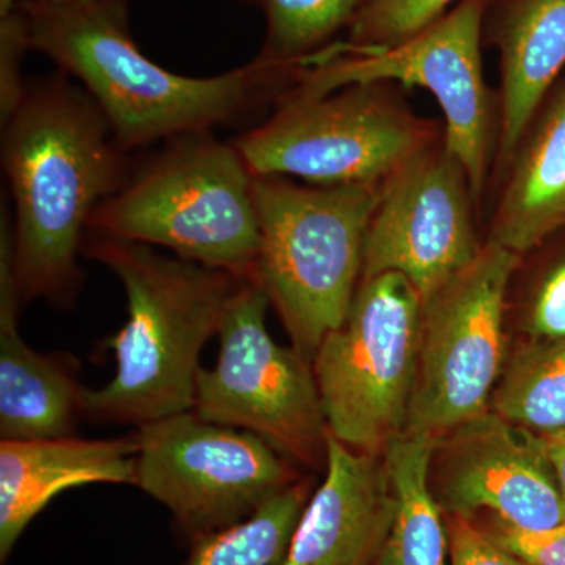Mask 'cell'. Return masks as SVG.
I'll list each match as a JSON object with an SVG mask.
<instances>
[{
	"instance_id": "1",
	"label": "cell",
	"mask_w": 565,
	"mask_h": 565,
	"mask_svg": "<svg viewBox=\"0 0 565 565\" xmlns=\"http://www.w3.org/2000/svg\"><path fill=\"white\" fill-rule=\"evenodd\" d=\"M3 129L18 291L22 302L62 299L93 214L125 184L121 148L90 96L65 82L28 93Z\"/></svg>"
},
{
	"instance_id": "2",
	"label": "cell",
	"mask_w": 565,
	"mask_h": 565,
	"mask_svg": "<svg viewBox=\"0 0 565 565\" xmlns=\"http://www.w3.org/2000/svg\"><path fill=\"white\" fill-rule=\"evenodd\" d=\"M32 50L46 54L87 88L121 151L233 120L291 71L256 58L221 76L163 70L134 43L122 0H25Z\"/></svg>"
},
{
	"instance_id": "3",
	"label": "cell",
	"mask_w": 565,
	"mask_h": 565,
	"mask_svg": "<svg viewBox=\"0 0 565 565\" xmlns=\"http://www.w3.org/2000/svg\"><path fill=\"white\" fill-rule=\"evenodd\" d=\"M87 253L120 278L128 321L106 341L117 371L103 388H84L82 414L141 426L193 411L200 353L245 281L102 234L93 233Z\"/></svg>"
},
{
	"instance_id": "4",
	"label": "cell",
	"mask_w": 565,
	"mask_h": 565,
	"mask_svg": "<svg viewBox=\"0 0 565 565\" xmlns=\"http://www.w3.org/2000/svg\"><path fill=\"white\" fill-rule=\"evenodd\" d=\"M381 191L382 185H300L282 177L253 181L259 248L250 282L266 294L294 349L311 363L351 310Z\"/></svg>"
},
{
	"instance_id": "5",
	"label": "cell",
	"mask_w": 565,
	"mask_h": 565,
	"mask_svg": "<svg viewBox=\"0 0 565 565\" xmlns=\"http://www.w3.org/2000/svg\"><path fill=\"white\" fill-rule=\"evenodd\" d=\"M253 181L234 145L188 134L109 196L88 230L250 282L259 248Z\"/></svg>"
},
{
	"instance_id": "6",
	"label": "cell",
	"mask_w": 565,
	"mask_h": 565,
	"mask_svg": "<svg viewBox=\"0 0 565 565\" xmlns=\"http://www.w3.org/2000/svg\"><path fill=\"white\" fill-rule=\"evenodd\" d=\"M396 87L364 82L310 98L282 93L273 117L234 147L253 177L384 185L445 137V126L416 114Z\"/></svg>"
},
{
	"instance_id": "7",
	"label": "cell",
	"mask_w": 565,
	"mask_h": 565,
	"mask_svg": "<svg viewBox=\"0 0 565 565\" xmlns=\"http://www.w3.org/2000/svg\"><path fill=\"white\" fill-rule=\"evenodd\" d=\"M487 7L489 0H462L429 28L392 47L327 46L300 65L285 93L310 98L364 82L424 88L444 111L446 148L467 170L481 210L500 126L498 96L482 68Z\"/></svg>"
},
{
	"instance_id": "8",
	"label": "cell",
	"mask_w": 565,
	"mask_h": 565,
	"mask_svg": "<svg viewBox=\"0 0 565 565\" xmlns=\"http://www.w3.org/2000/svg\"><path fill=\"white\" fill-rule=\"evenodd\" d=\"M423 297L404 275L360 282L343 326L327 334L313 371L329 433L382 456L407 426L422 343Z\"/></svg>"
},
{
	"instance_id": "9",
	"label": "cell",
	"mask_w": 565,
	"mask_h": 565,
	"mask_svg": "<svg viewBox=\"0 0 565 565\" xmlns=\"http://www.w3.org/2000/svg\"><path fill=\"white\" fill-rule=\"evenodd\" d=\"M520 255L486 243L475 262L423 300L422 343L404 433L440 438L489 412L503 374L508 294Z\"/></svg>"
},
{
	"instance_id": "10",
	"label": "cell",
	"mask_w": 565,
	"mask_h": 565,
	"mask_svg": "<svg viewBox=\"0 0 565 565\" xmlns=\"http://www.w3.org/2000/svg\"><path fill=\"white\" fill-rule=\"evenodd\" d=\"M266 294L245 281L230 300L212 370L196 375L193 414L248 430L281 456L303 463L326 459L327 427L310 360L282 348L266 327Z\"/></svg>"
},
{
	"instance_id": "11",
	"label": "cell",
	"mask_w": 565,
	"mask_h": 565,
	"mask_svg": "<svg viewBox=\"0 0 565 565\" xmlns=\"http://www.w3.org/2000/svg\"><path fill=\"white\" fill-rule=\"evenodd\" d=\"M137 438L136 486L172 512L191 542L244 522L299 482L258 435L192 411L141 424Z\"/></svg>"
},
{
	"instance_id": "12",
	"label": "cell",
	"mask_w": 565,
	"mask_h": 565,
	"mask_svg": "<svg viewBox=\"0 0 565 565\" xmlns=\"http://www.w3.org/2000/svg\"><path fill=\"white\" fill-rule=\"evenodd\" d=\"M476 214L467 170L444 137L382 185L364 241L362 280L401 274L426 300L484 247Z\"/></svg>"
},
{
	"instance_id": "13",
	"label": "cell",
	"mask_w": 565,
	"mask_h": 565,
	"mask_svg": "<svg viewBox=\"0 0 565 565\" xmlns=\"http://www.w3.org/2000/svg\"><path fill=\"white\" fill-rule=\"evenodd\" d=\"M429 482L449 515L490 511L520 531L565 522V501L539 435L492 411L438 438Z\"/></svg>"
},
{
	"instance_id": "14",
	"label": "cell",
	"mask_w": 565,
	"mask_h": 565,
	"mask_svg": "<svg viewBox=\"0 0 565 565\" xmlns=\"http://www.w3.org/2000/svg\"><path fill=\"white\" fill-rule=\"evenodd\" d=\"M396 501L384 456L327 434L326 478L308 501L282 565H373Z\"/></svg>"
},
{
	"instance_id": "15",
	"label": "cell",
	"mask_w": 565,
	"mask_h": 565,
	"mask_svg": "<svg viewBox=\"0 0 565 565\" xmlns=\"http://www.w3.org/2000/svg\"><path fill=\"white\" fill-rule=\"evenodd\" d=\"M22 302L13 269V226L0 223V438L70 437L82 414V392L68 356L44 355L22 340Z\"/></svg>"
},
{
	"instance_id": "16",
	"label": "cell",
	"mask_w": 565,
	"mask_h": 565,
	"mask_svg": "<svg viewBox=\"0 0 565 565\" xmlns=\"http://www.w3.org/2000/svg\"><path fill=\"white\" fill-rule=\"evenodd\" d=\"M139 438L0 441V559L52 498L85 484L136 486Z\"/></svg>"
},
{
	"instance_id": "17",
	"label": "cell",
	"mask_w": 565,
	"mask_h": 565,
	"mask_svg": "<svg viewBox=\"0 0 565 565\" xmlns=\"http://www.w3.org/2000/svg\"><path fill=\"white\" fill-rule=\"evenodd\" d=\"M486 243L525 255L565 226V73L497 174Z\"/></svg>"
},
{
	"instance_id": "18",
	"label": "cell",
	"mask_w": 565,
	"mask_h": 565,
	"mask_svg": "<svg viewBox=\"0 0 565 565\" xmlns=\"http://www.w3.org/2000/svg\"><path fill=\"white\" fill-rule=\"evenodd\" d=\"M490 39L500 52L498 143L501 172L535 110L565 73V0H501Z\"/></svg>"
},
{
	"instance_id": "19",
	"label": "cell",
	"mask_w": 565,
	"mask_h": 565,
	"mask_svg": "<svg viewBox=\"0 0 565 565\" xmlns=\"http://www.w3.org/2000/svg\"><path fill=\"white\" fill-rule=\"evenodd\" d=\"M438 438L403 433L384 460L396 501L392 527L373 565H449V530L429 482Z\"/></svg>"
},
{
	"instance_id": "20",
	"label": "cell",
	"mask_w": 565,
	"mask_h": 565,
	"mask_svg": "<svg viewBox=\"0 0 565 565\" xmlns=\"http://www.w3.org/2000/svg\"><path fill=\"white\" fill-rule=\"evenodd\" d=\"M490 407L534 434L565 429V338L523 341L505 362Z\"/></svg>"
},
{
	"instance_id": "21",
	"label": "cell",
	"mask_w": 565,
	"mask_h": 565,
	"mask_svg": "<svg viewBox=\"0 0 565 565\" xmlns=\"http://www.w3.org/2000/svg\"><path fill=\"white\" fill-rule=\"evenodd\" d=\"M310 498V484L296 482L244 522L193 541L185 565H282Z\"/></svg>"
},
{
	"instance_id": "22",
	"label": "cell",
	"mask_w": 565,
	"mask_h": 565,
	"mask_svg": "<svg viewBox=\"0 0 565 565\" xmlns=\"http://www.w3.org/2000/svg\"><path fill=\"white\" fill-rule=\"evenodd\" d=\"M266 17L259 61L297 70L326 50L334 33L349 28L364 0H258Z\"/></svg>"
},
{
	"instance_id": "23",
	"label": "cell",
	"mask_w": 565,
	"mask_h": 565,
	"mask_svg": "<svg viewBox=\"0 0 565 565\" xmlns=\"http://www.w3.org/2000/svg\"><path fill=\"white\" fill-rule=\"evenodd\" d=\"M516 297V319L526 340L565 338V226L533 250Z\"/></svg>"
},
{
	"instance_id": "24",
	"label": "cell",
	"mask_w": 565,
	"mask_h": 565,
	"mask_svg": "<svg viewBox=\"0 0 565 565\" xmlns=\"http://www.w3.org/2000/svg\"><path fill=\"white\" fill-rule=\"evenodd\" d=\"M462 0H364L345 43L363 50L392 47L445 17Z\"/></svg>"
},
{
	"instance_id": "25",
	"label": "cell",
	"mask_w": 565,
	"mask_h": 565,
	"mask_svg": "<svg viewBox=\"0 0 565 565\" xmlns=\"http://www.w3.org/2000/svg\"><path fill=\"white\" fill-rule=\"evenodd\" d=\"M31 50L28 22L20 9L3 14L0 20V118L6 126L21 109L28 90L22 84L21 62Z\"/></svg>"
},
{
	"instance_id": "26",
	"label": "cell",
	"mask_w": 565,
	"mask_h": 565,
	"mask_svg": "<svg viewBox=\"0 0 565 565\" xmlns=\"http://www.w3.org/2000/svg\"><path fill=\"white\" fill-rule=\"evenodd\" d=\"M449 565H533L497 544L470 519L449 515Z\"/></svg>"
},
{
	"instance_id": "27",
	"label": "cell",
	"mask_w": 565,
	"mask_h": 565,
	"mask_svg": "<svg viewBox=\"0 0 565 565\" xmlns=\"http://www.w3.org/2000/svg\"><path fill=\"white\" fill-rule=\"evenodd\" d=\"M490 537L509 553L533 565H565V522L545 531H520L498 523Z\"/></svg>"
},
{
	"instance_id": "28",
	"label": "cell",
	"mask_w": 565,
	"mask_h": 565,
	"mask_svg": "<svg viewBox=\"0 0 565 565\" xmlns=\"http://www.w3.org/2000/svg\"><path fill=\"white\" fill-rule=\"evenodd\" d=\"M542 451L552 467L553 475L565 501V429L552 434H537Z\"/></svg>"
},
{
	"instance_id": "29",
	"label": "cell",
	"mask_w": 565,
	"mask_h": 565,
	"mask_svg": "<svg viewBox=\"0 0 565 565\" xmlns=\"http://www.w3.org/2000/svg\"><path fill=\"white\" fill-rule=\"evenodd\" d=\"M14 9V0H0V17Z\"/></svg>"
}]
</instances>
